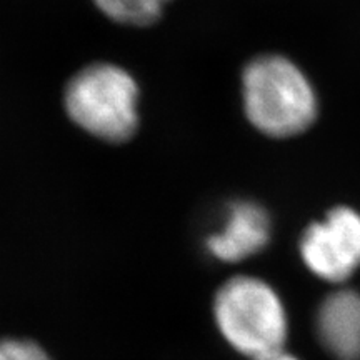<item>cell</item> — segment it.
<instances>
[{"mask_svg": "<svg viewBox=\"0 0 360 360\" xmlns=\"http://www.w3.org/2000/svg\"><path fill=\"white\" fill-rule=\"evenodd\" d=\"M247 119L270 137H292L317 117V96L302 70L282 56L254 58L242 75Z\"/></svg>", "mask_w": 360, "mask_h": 360, "instance_id": "6da1fadb", "label": "cell"}, {"mask_svg": "<svg viewBox=\"0 0 360 360\" xmlns=\"http://www.w3.org/2000/svg\"><path fill=\"white\" fill-rule=\"evenodd\" d=\"M214 317L229 345L252 360L283 349L289 321L281 297L257 277L237 276L214 299Z\"/></svg>", "mask_w": 360, "mask_h": 360, "instance_id": "7a4b0ae2", "label": "cell"}, {"mask_svg": "<svg viewBox=\"0 0 360 360\" xmlns=\"http://www.w3.org/2000/svg\"><path fill=\"white\" fill-rule=\"evenodd\" d=\"M139 89L124 69L96 64L80 70L65 90V109L79 127L102 141L124 142L137 129Z\"/></svg>", "mask_w": 360, "mask_h": 360, "instance_id": "3957f363", "label": "cell"}, {"mask_svg": "<svg viewBox=\"0 0 360 360\" xmlns=\"http://www.w3.org/2000/svg\"><path fill=\"white\" fill-rule=\"evenodd\" d=\"M300 257L314 276L327 282H344L360 267V214L337 207L321 222L305 229Z\"/></svg>", "mask_w": 360, "mask_h": 360, "instance_id": "277c9868", "label": "cell"}, {"mask_svg": "<svg viewBox=\"0 0 360 360\" xmlns=\"http://www.w3.org/2000/svg\"><path fill=\"white\" fill-rule=\"evenodd\" d=\"M270 219L255 202H236L229 207L217 232L205 240L209 254L222 262L252 257L269 244Z\"/></svg>", "mask_w": 360, "mask_h": 360, "instance_id": "5b68a950", "label": "cell"}, {"mask_svg": "<svg viewBox=\"0 0 360 360\" xmlns=\"http://www.w3.org/2000/svg\"><path fill=\"white\" fill-rule=\"evenodd\" d=\"M317 335L335 360H360V292L339 290L319 307Z\"/></svg>", "mask_w": 360, "mask_h": 360, "instance_id": "8992f818", "label": "cell"}, {"mask_svg": "<svg viewBox=\"0 0 360 360\" xmlns=\"http://www.w3.org/2000/svg\"><path fill=\"white\" fill-rule=\"evenodd\" d=\"M169 0H96L97 7L112 20L143 27L159 19Z\"/></svg>", "mask_w": 360, "mask_h": 360, "instance_id": "52a82bcc", "label": "cell"}, {"mask_svg": "<svg viewBox=\"0 0 360 360\" xmlns=\"http://www.w3.org/2000/svg\"><path fill=\"white\" fill-rule=\"evenodd\" d=\"M0 360H52L49 354L32 340L0 339Z\"/></svg>", "mask_w": 360, "mask_h": 360, "instance_id": "ba28073f", "label": "cell"}, {"mask_svg": "<svg viewBox=\"0 0 360 360\" xmlns=\"http://www.w3.org/2000/svg\"><path fill=\"white\" fill-rule=\"evenodd\" d=\"M254 360H299V359H295L294 355H290V354H285L283 350H278V352L264 355V357H259Z\"/></svg>", "mask_w": 360, "mask_h": 360, "instance_id": "9c48e42d", "label": "cell"}]
</instances>
